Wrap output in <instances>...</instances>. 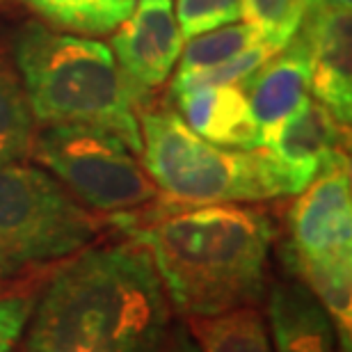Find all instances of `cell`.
<instances>
[{
  "instance_id": "obj_3",
  "label": "cell",
  "mask_w": 352,
  "mask_h": 352,
  "mask_svg": "<svg viewBox=\"0 0 352 352\" xmlns=\"http://www.w3.org/2000/svg\"><path fill=\"white\" fill-rule=\"evenodd\" d=\"M12 60L39 124L105 131L140 156V96L108 44L28 21L12 37Z\"/></svg>"
},
{
  "instance_id": "obj_10",
  "label": "cell",
  "mask_w": 352,
  "mask_h": 352,
  "mask_svg": "<svg viewBox=\"0 0 352 352\" xmlns=\"http://www.w3.org/2000/svg\"><path fill=\"white\" fill-rule=\"evenodd\" d=\"M309 51V89L343 126L352 119L350 10L325 5L305 14L300 28Z\"/></svg>"
},
{
  "instance_id": "obj_20",
  "label": "cell",
  "mask_w": 352,
  "mask_h": 352,
  "mask_svg": "<svg viewBox=\"0 0 352 352\" xmlns=\"http://www.w3.org/2000/svg\"><path fill=\"white\" fill-rule=\"evenodd\" d=\"M174 16L183 39L243 21V0H176Z\"/></svg>"
},
{
  "instance_id": "obj_1",
  "label": "cell",
  "mask_w": 352,
  "mask_h": 352,
  "mask_svg": "<svg viewBox=\"0 0 352 352\" xmlns=\"http://www.w3.org/2000/svg\"><path fill=\"white\" fill-rule=\"evenodd\" d=\"M170 300L149 250L133 241L85 248L48 281L23 352H163Z\"/></svg>"
},
{
  "instance_id": "obj_9",
  "label": "cell",
  "mask_w": 352,
  "mask_h": 352,
  "mask_svg": "<svg viewBox=\"0 0 352 352\" xmlns=\"http://www.w3.org/2000/svg\"><path fill=\"white\" fill-rule=\"evenodd\" d=\"M348 126L316 98L307 96L293 115L263 135L261 149L286 183L288 195L302 192L334 153L343 151Z\"/></svg>"
},
{
  "instance_id": "obj_11",
  "label": "cell",
  "mask_w": 352,
  "mask_h": 352,
  "mask_svg": "<svg viewBox=\"0 0 352 352\" xmlns=\"http://www.w3.org/2000/svg\"><path fill=\"white\" fill-rule=\"evenodd\" d=\"M179 117L197 135L229 149H261V129L238 85H204L172 96Z\"/></svg>"
},
{
  "instance_id": "obj_5",
  "label": "cell",
  "mask_w": 352,
  "mask_h": 352,
  "mask_svg": "<svg viewBox=\"0 0 352 352\" xmlns=\"http://www.w3.org/2000/svg\"><path fill=\"white\" fill-rule=\"evenodd\" d=\"M288 263L352 352V183L346 151L334 153L288 210Z\"/></svg>"
},
{
  "instance_id": "obj_8",
  "label": "cell",
  "mask_w": 352,
  "mask_h": 352,
  "mask_svg": "<svg viewBox=\"0 0 352 352\" xmlns=\"http://www.w3.org/2000/svg\"><path fill=\"white\" fill-rule=\"evenodd\" d=\"M110 51L142 105V94L170 78L183 51L172 0H140L133 5L129 16L112 30Z\"/></svg>"
},
{
  "instance_id": "obj_24",
  "label": "cell",
  "mask_w": 352,
  "mask_h": 352,
  "mask_svg": "<svg viewBox=\"0 0 352 352\" xmlns=\"http://www.w3.org/2000/svg\"><path fill=\"white\" fill-rule=\"evenodd\" d=\"M350 3H352V0H327V5H332V7H343V10H350Z\"/></svg>"
},
{
  "instance_id": "obj_7",
  "label": "cell",
  "mask_w": 352,
  "mask_h": 352,
  "mask_svg": "<svg viewBox=\"0 0 352 352\" xmlns=\"http://www.w3.org/2000/svg\"><path fill=\"white\" fill-rule=\"evenodd\" d=\"M30 156L89 210L126 213L160 197L135 153L105 131L46 124L34 133Z\"/></svg>"
},
{
  "instance_id": "obj_4",
  "label": "cell",
  "mask_w": 352,
  "mask_h": 352,
  "mask_svg": "<svg viewBox=\"0 0 352 352\" xmlns=\"http://www.w3.org/2000/svg\"><path fill=\"white\" fill-rule=\"evenodd\" d=\"M138 124L142 167L167 199L206 206L288 195L263 149L245 151L208 142L170 108H140Z\"/></svg>"
},
{
  "instance_id": "obj_16",
  "label": "cell",
  "mask_w": 352,
  "mask_h": 352,
  "mask_svg": "<svg viewBox=\"0 0 352 352\" xmlns=\"http://www.w3.org/2000/svg\"><path fill=\"white\" fill-rule=\"evenodd\" d=\"M60 30L108 34L129 16L135 0H21Z\"/></svg>"
},
{
  "instance_id": "obj_18",
  "label": "cell",
  "mask_w": 352,
  "mask_h": 352,
  "mask_svg": "<svg viewBox=\"0 0 352 352\" xmlns=\"http://www.w3.org/2000/svg\"><path fill=\"white\" fill-rule=\"evenodd\" d=\"M305 0H243V19L258 32L263 44L281 51L302 28Z\"/></svg>"
},
{
  "instance_id": "obj_15",
  "label": "cell",
  "mask_w": 352,
  "mask_h": 352,
  "mask_svg": "<svg viewBox=\"0 0 352 352\" xmlns=\"http://www.w3.org/2000/svg\"><path fill=\"white\" fill-rule=\"evenodd\" d=\"M188 329L199 352H272L265 318L252 307L192 318Z\"/></svg>"
},
{
  "instance_id": "obj_6",
  "label": "cell",
  "mask_w": 352,
  "mask_h": 352,
  "mask_svg": "<svg viewBox=\"0 0 352 352\" xmlns=\"http://www.w3.org/2000/svg\"><path fill=\"white\" fill-rule=\"evenodd\" d=\"M98 234L94 210L55 176L19 163L0 167V279L78 254Z\"/></svg>"
},
{
  "instance_id": "obj_12",
  "label": "cell",
  "mask_w": 352,
  "mask_h": 352,
  "mask_svg": "<svg viewBox=\"0 0 352 352\" xmlns=\"http://www.w3.org/2000/svg\"><path fill=\"white\" fill-rule=\"evenodd\" d=\"M241 89L245 91L258 129L263 135L298 110V105L309 96V51L302 32L263 62Z\"/></svg>"
},
{
  "instance_id": "obj_25",
  "label": "cell",
  "mask_w": 352,
  "mask_h": 352,
  "mask_svg": "<svg viewBox=\"0 0 352 352\" xmlns=\"http://www.w3.org/2000/svg\"><path fill=\"white\" fill-rule=\"evenodd\" d=\"M0 3H3V0H0Z\"/></svg>"
},
{
  "instance_id": "obj_17",
  "label": "cell",
  "mask_w": 352,
  "mask_h": 352,
  "mask_svg": "<svg viewBox=\"0 0 352 352\" xmlns=\"http://www.w3.org/2000/svg\"><path fill=\"white\" fill-rule=\"evenodd\" d=\"M256 44H261V37L250 23H231L217 28V30L197 34L183 46L176 76H190L204 72V69L217 67Z\"/></svg>"
},
{
  "instance_id": "obj_2",
  "label": "cell",
  "mask_w": 352,
  "mask_h": 352,
  "mask_svg": "<svg viewBox=\"0 0 352 352\" xmlns=\"http://www.w3.org/2000/svg\"><path fill=\"white\" fill-rule=\"evenodd\" d=\"M183 318H210L263 298L274 227L265 210L206 204L160 215L135 234Z\"/></svg>"
},
{
  "instance_id": "obj_22",
  "label": "cell",
  "mask_w": 352,
  "mask_h": 352,
  "mask_svg": "<svg viewBox=\"0 0 352 352\" xmlns=\"http://www.w3.org/2000/svg\"><path fill=\"white\" fill-rule=\"evenodd\" d=\"M163 352H199L195 336L190 334V329L186 325L170 329V336H167L165 350Z\"/></svg>"
},
{
  "instance_id": "obj_23",
  "label": "cell",
  "mask_w": 352,
  "mask_h": 352,
  "mask_svg": "<svg viewBox=\"0 0 352 352\" xmlns=\"http://www.w3.org/2000/svg\"><path fill=\"white\" fill-rule=\"evenodd\" d=\"M305 3H307V14H309V12H316V10H320V7H325L327 0H305Z\"/></svg>"
},
{
  "instance_id": "obj_19",
  "label": "cell",
  "mask_w": 352,
  "mask_h": 352,
  "mask_svg": "<svg viewBox=\"0 0 352 352\" xmlns=\"http://www.w3.org/2000/svg\"><path fill=\"white\" fill-rule=\"evenodd\" d=\"M274 53L277 51H272L270 46L261 41V44L238 53L236 58L222 62V65H217V67L204 69V72H197L190 76H174V80L170 85V96L181 94V91H186V89L204 87V85H238L241 87L263 62L272 58Z\"/></svg>"
},
{
  "instance_id": "obj_14",
  "label": "cell",
  "mask_w": 352,
  "mask_h": 352,
  "mask_svg": "<svg viewBox=\"0 0 352 352\" xmlns=\"http://www.w3.org/2000/svg\"><path fill=\"white\" fill-rule=\"evenodd\" d=\"M37 119L28 103L14 60L0 46V167L16 165L30 156Z\"/></svg>"
},
{
  "instance_id": "obj_21",
  "label": "cell",
  "mask_w": 352,
  "mask_h": 352,
  "mask_svg": "<svg viewBox=\"0 0 352 352\" xmlns=\"http://www.w3.org/2000/svg\"><path fill=\"white\" fill-rule=\"evenodd\" d=\"M37 302V295L30 291L0 293V352H12Z\"/></svg>"
},
{
  "instance_id": "obj_13",
  "label": "cell",
  "mask_w": 352,
  "mask_h": 352,
  "mask_svg": "<svg viewBox=\"0 0 352 352\" xmlns=\"http://www.w3.org/2000/svg\"><path fill=\"white\" fill-rule=\"evenodd\" d=\"M272 352H336L332 320L302 281L277 284L267 302Z\"/></svg>"
}]
</instances>
